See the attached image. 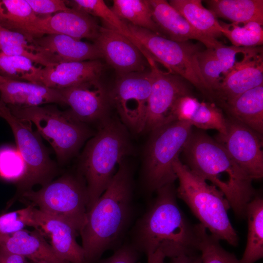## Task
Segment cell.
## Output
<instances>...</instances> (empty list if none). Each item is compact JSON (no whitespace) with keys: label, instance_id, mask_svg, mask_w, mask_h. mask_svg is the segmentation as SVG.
Segmentation results:
<instances>
[{"label":"cell","instance_id":"6da1fadb","mask_svg":"<svg viewBox=\"0 0 263 263\" xmlns=\"http://www.w3.org/2000/svg\"><path fill=\"white\" fill-rule=\"evenodd\" d=\"M156 192V197L134 225L130 244L147 255L157 250L171 259L197 253L196 225L188 221L179 207L174 183Z\"/></svg>","mask_w":263,"mask_h":263},{"label":"cell","instance_id":"7a4b0ae2","mask_svg":"<svg viewBox=\"0 0 263 263\" xmlns=\"http://www.w3.org/2000/svg\"><path fill=\"white\" fill-rule=\"evenodd\" d=\"M109 185L87 213L79 233L86 263H95L115 247L129 228L133 215V178L124 159Z\"/></svg>","mask_w":263,"mask_h":263},{"label":"cell","instance_id":"3957f363","mask_svg":"<svg viewBox=\"0 0 263 263\" xmlns=\"http://www.w3.org/2000/svg\"><path fill=\"white\" fill-rule=\"evenodd\" d=\"M182 153L184 164L218 188L238 218L245 217L247 205L255 195L253 180L224 146L205 132L192 131Z\"/></svg>","mask_w":263,"mask_h":263},{"label":"cell","instance_id":"277c9868","mask_svg":"<svg viewBox=\"0 0 263 263\" xmlns=\"http://www.w3.org/2000/svg\"><path fill=\"white\" fill-rule=\"evenodd\" d=\"M100 123L80 157L78 172L87 188V212L109 185L116 166L133 151L128 129L120 120L109 116Z\"/></svg>","mask_w":263,"mask_h":263},{"label":"cell","instance_id":"5b68a950","mask_svg":"<svg viewBox=\"0 0 263 263\" xmlns=\"http://www.w3.org/2000/svg\"><path fill=\"white\" fill-rule=\"evenodd\" d=\"M179 181L177 197L182 200L210 234L236 246L238 237L228 216L231 208L224 194L215 186L192 171L179 157L173 164Z\"/></svg>","mask_w":263,"mask_h":263},{"label":"cell","instance_id":"8992f818","mask_svg":"<svg viewBox=\"0 0 263 263\" xmlns=\"http://www.w3.org/2000/svg\"><path fill=\"white\" fill-rule=\"evenodd\" d=\"M11 113L33 123L38 132L53 148L57 159L64 164L77 153L84 143L94 135L87 125L53 105L21 108L7 106Z\"/></svg>","mask_w":263,"mask_h":263},{"label":"cell","instance_id":"52a82bcc","mask_svg":"<svg viewBox=\"0 0 263 263\" xmlns=\"http://www.w3.org/2000/svg\"><path fill=\"white\" fill-rule=\"evenodd\" d=\"M192 131L189 123L173 121L151 132L142 167L144 187L150 192L177 179L173 164L183 151Z\"/></svg>","mask_w":263,"mask_h":263},{"label":"cell","instance_id":"ba28073f","mask_svg":"<svg viewBox=\"0 0 263 263\" xmlns=\"http://www.w3.org/2000/svg\"><path fill=\"white\" fill-rule=\"evenodd\" d=\"M143 49L148 62L153 60L169 72L179 75L211 97L215 95L203 77L197 60L200 47L189 41L177 42L150 30L126 22Z\"/></svg>","mask_w":263,"mask_h":263},{"label":"cell","instance_id":"9c48e42d","mask_svg":"<svg viewBox=\"0 0 263 263\" xmlns=\"http://www.w3.org/2000/svg\"><path fill=\"white\" fill-rule=\"evenodd\" d=\"M21 195L42 212L67 222L79 233L86 223L88 193L79 172L64 174L37 191L28 190Z\"/></svg>","mask_w":263,"mask_h":263},{"label":"cell","instance_id":"30bf717a","mask_svg":"<svg viewBox=\"0 0 263 263\" xmlns=\"http://www.w3.org/2000/svg\"><path fill=\"white\" fill-rule=\"evenodd\" d=\"M119 76L109 93L111 105L115 108L127 129L135 133L144 132L153 71L150 68Z\"/></svg>","mask_w":263,"mask_h":263},{"label":"cell","instance_id":"8fae6325","mask_svg":"<svg viewBox=\"0 0 263 263\" xmlns=\"http://www.w3.org/2000/svg\"><path fill=\"white\" fill-rule=\"evenodd\" d=\"M15 137L17 149L25 165L26 173L19 182V192L32 189L36 184L42 186L52 181L56 166L49 156L40 135L32 128V123L17 118L11 113L5 119Z\"/></svg>","mask_w":263,"mask_h":263},{"label":"cell","instance_id":"7c38bea8","mask_svg":"<svg viewBox=\"0 0 263 263\" xmlns=\"http://www.w3.org/2000/svg\"><path fill=\"white\" fill-rule=\"evenodd\" d=\"M226 132L215 139L227 150L234 161L252 179L263 176L262 135L229 116Z\"/></svg>","mask_w":263,"mask_h":263},{"label":"cell","instance_id":"4fadbf2b","mask_svg":"<svg viewBox=\"0 0 263 263\" xmlns=\"http://www.w3.org/2000/svg\"><path fill=\"white\" fill-rule=\"evenodd\" d=\"M149 64L153 71L154 78L148 100L144 132H150L170 122V112L174 103L179 97L191 94V91L186 80L182 77L162 71L153 60Z\"/></svg>","mask_w":263,"mask_h":263},{"label":"cell","instance_id":"5bb4252c","mask_svg":"<svg viewBox=\"0 0 263 263\" xmlns=\"http://www.w3.org/2000/svg\"><path fill=\"white\" fill-rule=\"evenodd\" d=\"M67 110L75 120L87 124L103 121L109 116V93L99 81L94 79L59 90Z\"/></svg>","mask_w":263,"mask_h":263},{"label":"cell","instance_id":"9a60e30c","mask_svg":"<svg viewBox=\"0 0 263 263\" xmlns=\"http://www.w3.org/2000/svg\"><path fill=\"white\" fill-rule=\"evenodd\" d=\"M94 41L102 58L119 75L143 72L149 66L139 47L130 38L114 30L100 26Z\"/></svg>","mask_w":263,"mask_h":263},{"label":"cell","instance_id":"2e32d148","mask_svg":"<svg viewBox=\"0 0 263 263\" xmlns=\"http://www.w3.org/2000/svg\"><path fill=\"white\" fill-rule=\"evenodd\" d=\"M243 58L235 61L225 74L215 93L222 104L241 94L263 85V48L250 47L243 54Z\"/></svg>","mask_w":263,"mask_h":263},{"label":"cell","instance_id":"e0dca14e","mask_svg":"<svg viewBox=\"0 0 263 263\" xmlns=\"http://www.w3.org/2000/svg\"><path fill=\"white\" fill-rule=\"evenodd\" d=\"M100 26L96 19L73 8L48 16H39L32 28L33 38L48 34H62L81 39L94 40Z\"/></svg>","mask_w":263,"mask_h":263},{"label":"cell","instance_id":"ac0fdd59","mask_svg":"<svg viewBox=\"0 0 263 263\" xmlns=\"http://www.w3.org/2000/svg\"><path fill=\"white\" fill-rule=\"evenodd\" d=\"M35 229L50 238L56 255L68 263H86L82 246L76 242L79 233L70 224L58 217L34 209Z\"/></svg>","mask_w":263,"mask_h":263},{"label":"cell","instance_id":"d6986e66","mask_svg":"<svg viewBox=\"0 0 263 263\" xmlns=\"http://www.w3.org/2000/svg\"><path fill=\"white\" fill-rule=\"evenodd\" d=\"M149 2L153 19L163 36L177 42L195 39L207 48L214 49L223 44L197 30L167 0H149Z\"/></svg>","mask_w":263,"mask_h":263},{"label":"cell","instance_id":"ffe728a7","mask_svg":"<svg viewBox=\"0 0 263 263\" xmlns=\"http://www.w3.org/2000/svg\"><path fill=\"white\" fill-rule=\"evenodd\" d=\"M104 68L99 59L66 62L41 67L36 83L60 90L99 79Z\"/></svg>","mask_w":263,"mask_h":263},{"label":"cell","instance_id":"44dd1931","mask_svg":"<svg viewBox=\"0 0 263 263\" xmlns=\"http://www.w3.org/2000/svg\"><path fill=\"white\" fill-rule=\"evenodd\" d=\"M0 95L7 106L27 108L52 103L65 105L59 90L6 77L0 81Z\"/></svg>","mask_w":263,"mask_h":263},{"label":"cell","instance_id":"7402d4cb","mask_svg":"<svg viewBox=\"0 0 263 263\" xmlns=\"http://www.w3.org/2000/svg\"><path fill=\"white\" fill-rule=\"evenodd\" d=\"M0 251L43 263H68L60 258L38 230L25 229L0 237Z\"/></svg>","mask_w":263,"mask_h":263},{"label":"cell","instance_id":"603a6c76","mask_svg":"<svg viewBox=\"0 0 263 263\" xmlns=\"http://www.w3.org/2000/svg\"><path fill=\"white\" fill-rule=\"evenodd\" d=\"M34 43L46 52L56 64L102 58L94 43L62 34H48L33 38Z\"/></svg>","mask_w":263,"mask_h":263},{"label":"cell","instance_id":"cb8c5ba5","mask_svg":"<svg viewBox=\"0 0 263 263\" xmlns=\"http://www.w3.org/2000/svg\"><path fill=\"white\" fill-rule=\"evenodd\" d=\"M176 120L189 123L202 130L215 129L219 134L226 132V119L214 103L200 102L191 95L180 97L173 109Z\"/></svg>","mask_w":263,"mask_h":263},{"label":"cell","instance_id":"d4e9b609","mask_svg":"<svg viewBox=\"0 0 263 263\" xmlns=\"http://www.w3.org/2000/svg\"><path fill=\"white\" fill-rule=\"evenodd\" d=\"M229 116L263 133V85H260L222 104Z\"/></svg>","mask_w":263,"mask_h":263},{"label":"cell","instance_id":"484cf974","mask_svg":"<svg viewBox=\"0 0 263 263\" xmlns=\"http://www.w3.org/2000/svg\"><path fill=\"white\" fill-rule=\"evenodd\" d=\"M216 17L233 23L256 22L263 24V0H208L205 1Z\"/></svg>","mask_w":263,"mask_h":263},{"label":"cell","instance_id":"4316f807","mask_svg":"<svg viewBox=\"0 0 263 263\" xmlns=\"http://www.w3.org/2000/svg\"><path fill=\"white\" fill-rule=\"evenodd\" d=\"M0 51L8 55L26 57L41 67L56 64L46 52L34 43L33 38L0 26Z\"/></svg>","mask_w":263,"mask_h":263},{"label":"cell","instance_id":"83f0119b","mask_svg":"<svg viewBox=\"0 0 263 263\" xmlns=\"http://www.w3.org/2000/svg\"><path fill=\"white\" fill-rule=\"evenodd\" d=\"M169 3L203 34L215 39L223 35L222 24L212 11L203 6L202 0H170Z\"/></svg>","mask_w":263,"mask_h":263},{"label":"cell","instance_id":"f1b7e54d","mask_svg":"<svg viewBox=\"0 0 263 263\" xmlns=\"http://www.w3.org/2000/svg\"><path fill=\"white\" fill-rule=\"evenodd\" d=\"M246 245L239 263H254L263 257V199L255 195L247 205Z\"/></svg>","mask_w":263,"mask_h":263},{"label":"cell","instance_id":"f546056e","mask_svg":"<svg viewBox=\"0 0 263 263\" xmlns=\"http://www.w3.org/2000/svg\"><path fill=\"white\" fill-rule=\"evenodd\" d=\"M39 16L26 0H0V26L33 38L32 28Z\"/></svg>","mask_w":263,"mask_h":263},{"label":"cell","instance_id":"4dcf8cb0","mask_svg":"<svg viewBox=\"0 0 263 263\" xmlns=\"http://www.w3.org/2000/svg\"><path fill=\"white\" fill-rule=\"evenodd\" d=\"M111 9L123 21L162 35L153 19L149 0H114Z\"/></svg>","mask_w":263,"mask_h":263},{"label":"cell","instance_id":"1f68e13d","mask_svg":"<svg viewBox=\"0 0 263 263\" xmlns=\"http://www.w3.org/2000/svg\"><path fill=\"white\" fill-rule=\"evenodd\" d=\"M67 4L73 8L82 11L95 18H99L105 26L114 30L130 38L140 49L139 44L134 39L125 22L120 19L102 0H73L66 1Z\"/></svg>","mask_w":263,"mask_h":263},{"label":"cell","instance_id":"d6a6232c","mask_svg":"<svg viewBox=\"0 0 263 263\" xmlns=\"http://www.w3.org/2000/svg\"><path fill=\"white\" fill-rule=\"evenodd\" d=\"M41 66L26 57L0 51V75L11 79L36 83Z\"/></svg>","mask_w":263,"mask_h":263},{"label":"cell","instance_id":"836d02e7","mask_svg":"<svg viewBox=\"0 0 263 263\" xmlns=\"http://www.w3.org/2000/svg\"><path fill=\"white\" fill-rule=\"evenodd\" d=\"M198 237V249L201 253L202 263H239L232 253L224 249L219 240L208 234L207 229L199 223L196 224Z\"/></svg>","mask_w":263,"mask_h":263},{"label":"cell","instance_id":"e575fe53","mask_svg":"<svg viewBox=\"0 0 263 263\" xmlns=\"http://www.w3.org/2000/svg\"><path fill=\"white\" fill-rule=\"evenodd\" d=\"M222 34L231 42L233 46L239 47H255L263 45L262 25L256 22H249L240 26L232 23L222 25Z\"/></svg>","mask_w":263,"mask_h":263},{"label":"cell","instance_id":"d590c367","mask_svg":"<svg viewBox=\"0 0 263 263\" xmlns=\"http://www.w3.org/2000/svg\"><path fill=\"white\" fill-rule=\"evenodd\" d=\"M26 167L17 149L4 147L0 150V176L6 180L19 182L24 178Z\"/></svg>","mask_w":263,"mask_h":263},{"label":"cell","instance_id":"8d00e7d4","mask_svg":"<svg viewBox=\"0 0 263 263\" xmlns=\"http://www.w3.org/2000/svg\"><path fill=\"white\" fill-rule=\"evenodd\" d=\"M197 60L201 74L215 95L221 82L220 75L223 70L220 61L215 56L213 48L201 51Z\"/></svg>","mask_w":263,"mask_h":263},{"label":"cell","instance_id":"74e56055","mask_svg":"<svg viewBox=\"0 0 263 263\" xmlns=\"http://www.w3.org/2000/svg\"><path fill=\"white\" fill-rule=\"evenodd\" d=\"M34 207L30 204L25 208L0 215V237L12 234L28 226L34 227Z\"/></svg>","mask_w":263,"mask_h":263},{"label":"cell","instance_id":"f35d334b","mask_svg":"<svg viewBox=\"0 0 263 263\" xmlns=\"http://www.w3.org/2000/svg\"><path fill=\"white\" fill-rule=\"evenodd\" d=\"M33 12L38 16H48L69 10L65 0H26Z\"/></svg>","mask_w":263,"mask_h":263},{"label":"cell","instance_id":"ab89813d","mask_svg":"<svg viewBox=\"0 0 263 263\" xmlns=\"http://www.w3.org/2000/svg\"><path fill=\"white\" fill-rule=\"evenodd\" d=\"M250 47H239L234 46H227L222 44L213 49L214 54L220 61L225 74L233 66L235 62V56L238 53L243 54L247 51Z\"/></svg>","mask_w":263,"mask_h":263},{"label":"cell","instance_id":"60d3db41","mask_svg":"<svg viewBox=\"0 0 263 263\" xmlns=\"http://www.w3.org/2000/svg\"><path fill=\"white\" fill-rule=\"evenodd\" d=\"M139 252L130 244H126L116 249L110 257L99 263H136Z\"/></svg>","mask_w":263,"mask_h":263},{"label":"cell","instance_id":"b9f144b4","mask_svg":"<svg viewBox=\"0 0 263 263\" xmlns=\"http://www.w3.org/2000/svg\"><path fill=\"white\" fill-rule=\"evenodd\" d=\"M0 263H29V261L21 256L0 251Z\"/></svg>","mask_w":263,"mask_h":263},{"label":"cell","instance_id":"7bdbcfd3","mask_svg":"<svg viewBox=\"0 0 263 263\" xmlns=\"http://www.w3.org/2000/svg\"><path fill=\"white\" fill-rule=\"evenodd\" d=\"M171 263H202L200 254L181 255L171 258Z\"/></svg>","mask_w":263,"mask_h":263},{"label":"cell","instance_id":"ee69618b","mask_svg":"<svg viewBox=\"0 0 263 263\" xmlns=\"http://www.w3.org/2000/svg\"><path fill=\"white\" fill-rule=\"evenodd\" d=\"M147 256V263H166L165 262V256L160 250H157L155 252L149 254Z\"/></svg>","mask_w":263,"mask_h":263},{"label":"cell","instance_id":"f6af8a7d","mask_svg":"<svg viewBox=\"0 0 263 263\" xmlns=\"http://www.w3.org/2000/svg\"><path fill=\"white\" fill-rule=\"evenodd\" d=\"M10 113L8 107L0 99V117L5 119Z\"/></svg>","mask_w":263,"mask_h":263},{"label":"cell","instance_id":"bcb514c9","mask_svg":"<svg viewBox=\"0 0 263 263\" xmlns=\"http://www.w3.org/2000/svg\"><path fill=\"white\" fill-rule=\"evenodd\" d=\"M29 263H43L34 262L29 261Z\"/></svg>","mask_w":263,"mask_h":263},{"label":"cell","instance_id":"7dc6e473","mask_svg":"<svg viewBox=\"0 0 263 263\" xmlns=\"http://www.w3.org/2000/svg\"><path fill=\"white\" fill-rule=\"evenodd\" d=\"M2 76L0 75V80L1 79Z\"/></svg>","mask_w":263,"mask_h":263}]
</instances>
